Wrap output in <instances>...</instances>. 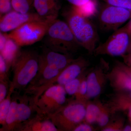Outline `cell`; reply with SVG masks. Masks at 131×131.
<instances>
[{"instance_id": "obj_5", "label": "cell", "mask_w": 131, "mask_h": 131, "mask_svg": "<svg viewBox=\"0 0 131 131\" xmlns=\"http://www.w3.org/2000/svg\"><path fill=\"white\" fill-rule=\"evenodd\" d=\"M57 17L52 16L44 20L28 22L6 33L7 35L20 47L31 45L44 37L49 27Z\"/></svg>"}, {"instance_id": "obj_9", "label": "cell", "mask_w": 131, "mask_h": 131, "mask_svg": "<svg viewBox=\"0 0 131 131\" xmlns=\"http://www.w3.org/2000/svg\"><path fill=\"white\" fill-rule=\"evenodd\" d=\"M89 66V61L83 57H80L75 59L57 76L40 89L36 93V96L37 98L39 97L46 90L53 85L64 86L86 71Z\"/></svg>"}, {"instance_id": "obj_38", "label": "cell", "mask_w": 131, "mask_h": 131, "mask_svg": "<svg viewBox=\"0 0 131 131\" xmlns=\"http://www.w3.org/2000/svg\"><path fill=\"white\" fill-rule=\"evenodd\" d=\"M127 24L129 31H130V33L131 34V18L130 21H129V23H128V24Z\"/></svg>"}, {"instance_id": "obj_3", "label": "cell", "mask_w": 131, "mask_h": 131, "mask_svg": "<svg viewBox=\"0 0 131 131\" xmlns=\"http://www.w3.org/2000/svg\"><path fill=\"white\" fill-rule=\"evenodd\" d=\"M45 37L46 47L57 52L72 54L80 47L68 23L60 20L52 23Z\"/></svg>"}, {"instance_id": "obj_24", "label": "cell", "mask_w": 131, "mask_h": 131, "mask_svg": "<svg viewBox=\"0 0 131 131\" xmlns=\"http://www.w3.org/2000/svg\"><path fill=\"white\" fill-rule=\"evenodd\" d=\"M34 0H12V8L16 12L26 13H29L33 6Z\"/></svg>"}, {"instance_id": "obj_17", "label": "cell", "mask_w": 131, "mask_h": 131, "mask_svg": "<svg viewBox=\"0 0 131 131\" xmlns=\"http://www.w3.org/2000/svg\"><path fill=\"white\" fill-rule=\"evenodd\" d=\"M33 6L37 13L45 18L57 16L60 9L58 0H34Z\"/></svg>"}, {"instance_id": "obj_20", "label": "cell", "mask_w": 131, "mask_h": 131, "mask_svg": "<svg viewBox=\"0 0 131 131\" xmlns=\"http://www.w3.org/2000/svg\"><path fill=\"white\" fill-rule=\"evenodd\" d=\"M103 105V103L98 100L88 101L86 104V114L84 121L91 125L96 123Z\"/></svg>"}, {"instance_id": "obj_15", "label": "cell", "mask_w": 131, "mask_h": 131, "mask_svg": "<svg viewBox=\"0 0 131 131\" xmlns=\"http://www.w3.org/2000/svg\"><path fill=\"white\" fill-rule=\"evenodd\" d=\"M19 131H59L47 116L36 115L21 125Z\"/></svg>"}, {"instance_id": "obj_30", "label": "cell", "mask_w": 131, "mask_h": 131, "mask_svg": "<svg viewBox=\"0 0 131 131\" xmlns=\"http://www.w3.org/2000/svg\"><path fill=\"white\" fill-rule=\"evenodd\" d=\"M10 68L5 59L0 54V81L9 80V72Z\"/></svg>"}, {"instance_id": "obj_19", "label": "cell", "mask_w": 131, "mask_h": 131, "mask_svg": "<svg viewBox=\"0 0 131 131\" xmlns=\"http://www.w3.org/2000/svg\"><path fill=\"white\" fill-rule=\"evenodd\" d=\"M20 50V47L13 39L7 37L5 47L0 51V54L5 59L9 68H11L13 62Z\"/></svg>"}, {"instance_id": "obj_18", "label": "cell", "mask_w": 131, "mask_h": 131, "mask_svg": "<svg viewBox=\"0 0 131 131\" xmlns=\"http://www.w3.org/2000/svg\"><path fill=\"white\" fill-rule=\"evenodd\" d=\"M18 92L14 90L12 94V102L8 113L5 126L0 129L1 131H18L19 128L18 121Z\"/></svg>"}, {"instance_id": "obj_12", "label": "cell", "mask_w": 131, "mask_h": 131, "mask_svg": "<svg viewBox=\"0 0 131 131\" xmlns=\"http://www.w3.org/2000/svg\"><path fill=\"white\" fill-rule=\"evenodd\" d=\"M62 71L48 65L39 59L37 73L24 90L25 93L34 96L40 89L57 76Z\"/></svg>"}, {"instance_id": "obj_36", "label": "cell", "mask_w": 131, "mask_h": 131, "mask_svg": "<svg viewBox=\"0 0 131 131\" xmlns=\"http://www.w3.org/2000/svg\"><path fill=\"white\" fill-rule=\"evenodd\" d=\"M124 63L131 68V54H126L122 56Z\"/></svg>"}, {"instance_id": "obj_34", "label": "cell", "mask_w": 131, "mask_h": 131, "mask_svg": "<svg viewBox=\"0 0 131 131\" xmlns=\"http://www.w3.org/2000/svg\"><path fill=\"white\" fill-rule=\"evenodd\" d=\"M95 129L91 124L84 122H81L75 127L73 131H93Z\"/></svg>"}, {"instance_id": "obj_11", "label": "cell", "mask_w": 131, "mask_h": 131, "mask_svg": "<svg viewBox=\"0 0 131 131\" xmlns=\"http://www.w3.org/2000/svg\"><path fill=\"white\" fill-rule=\"evenodd\" d=\"M46 19L39 16L37 13H22L12 10L1 16L0 30L3 33L11 32L28 22L40 21Z\"/></svg>"}, {"instance_id": "obj_6", "label": "cell", "mask_w": 131, "mask_h": 131, "mask_svg": "<svg viewBox=\"0 0 131 131\" xmlns=\"http://www.w3.org/2000/svg\"><path fill=\"white\" fill-rule=\"evenodd\" d=\"M131 41V34L127 24L114 31L105 42L96 46L94 54L122 57L127 53Z\"/></svg>"}, {"instance_id": "obj_27", "label": "cell", "mask_w": 131, "mask_h": 131, "mask_svg": "<svg viewBox=\"0 0 131 131\" xmlns=\"http://www.w3.org/2000/svg\"><path fill=\"white\" fill-rule=\"evenodd\" d=\"M86 76L82 81L77 93L74 96L75 100L82 102H87L88 101L87 98L88 84Z\"/></svg>"}, {"instance_id": "obj_10", "label": "cell", "mask_w": 131, "mask_h": 131, "mask_svg": "<svg viewBox=\"0 0 131 131\" xmlns=\"http://www.w3.org/2000/svg\"><path fill=\"white\" fill-rule=\"evenodd\" d=\"M108 64L101 59L98 65L88 72L86 76L88 84L87 98L88 101L98 98L103 91L108 80Z\"/></svg>"}, {"instance_id": "obj_28", "label": "cell", "mask_w": 131, "mask_h": 131, "mask_svg": "<svg viewBox=\"0 0 131 131\" xmlns=\"http://www.w3.org/2000/svg\"><path fill=\"white\" fill-rule=\"evenodd\" d=\"M113 114L118 111H124L127 114L130 123L131 124V103H123L110 105L109 104Z\"/></svg>"}, {"instance_id": "obj_35", "label": "cell", "mask_w": 131, "mask_h": 131, "mask_svg": "<svg viewBox=\"0 0 131 131\" xmlns=\"http://www.w3.org/2000/svg\"><path fill=\"white\" fill-rule=\"evenodd\" d=\"M115 64L118 66L121 69H122V70H124L125 72L131 78V68L126 65L124 62L117 61L116 62Z\"/></svg>"}, {"instance_id": "obj_14", "label": "cell", "mask_w": 131, "mask_h": 131, "mask_svg": "<svg viewBox=\"0 0 131 131\" xmlns=\"http://www.w3.org/2000/svg\"><path fill=\"white\" fill-rule=\"evenodd\" d=\"M107 78L116 93L131 91V78L116 64L108 73Z\"/></svg>"}, {"instance_id": "obj_21", "label": "cell", "mask_w": 131, "mask_h": 131, "mask_svg": "<svg viewBox=\"0 0 131 131\" xmlns=\"http://www.w3.org/2000/svg\"><path fill=\"white\" fill-rule=\"evenodd\" d=\"M14 90L9 87V91L6 97L0 102V124L2 127L5 126L6 120L12 102V95Z\"/></svg>"}, {"instance_id": "obj_22", "label": "cell", "mask_w": 131, "mask_h": 131, "mask_svg": "<svg viewBox=\"0 0 131 131\" xmlns=\"http://www.w3.org/2000/svg\"><path fill=\"white\" fill-rule=\"evenodd\" d=\"M88 72V71L86 70L78 77L63 86L68 94L74 96L79 89L81 83L84 78L86 76Z\"/></svg>"}, {"instance_id": "obj_29", "label": "cell", "mask_w": 131, "mask_h": 131, "mask_svg": "<svg viewBox=\"0 0 131 131\" xmlns=\"http://www.w3.org/2000/svg\"><path fill=\"white\" fill-rule=\"evenodd\" d=\"M107 5L131 11V0H101Z\"/></svg>"}, {"instance_id": "obj_2", "label": "cell", "mask_w": 131, "mask_h": 131, "mask_svg": "<svg viewBox=\"0 0 131 131\" xmlns=\"http://www.w3.org/2000/svg\"><path fill=\"white\" fill-rule=\"evenodd\" d=\"M66 22L69 26L80 47L89 54H94L99 40L96 27L89 18L83 16L71 8L65 14Z\"/></svg>"}, {"instance_id": "obj_23", "label": "cell", "mask_w": 131, "mask_h": 131, "mask_svg": "<svg viewBox=\"0 0 131 131\" xmlns=\"http://www.w3.org/2000/svg\"><path fill=\"white\" fill-rule=\"evenodd\" d=\"M113 114L108 103L104 104L96 123L102 129L108 124L110 120V116Z\"/></svg>"}, {"instance_id": "obj_26", "label": "cell", "mask_w": 131, "mask_h": 131, "mask_svg": "<svg viewBox=\"0 0 131 131\" xmlns=\"http://www.w3.org/2000/svg\"><path fill=\"white\" fill-rule=\"evenodd\" d=\"M123 103H131V91L115 93L108 103L111 105Z\"/></svg>"}, {"instance_id": "obj_31", "label": "cell", "mask_w": 131, "mask_h": 131, "mask_svg": "<svg viewBox=\"0 0 131 131\" xmlns=\"http://www.w3.org/2000/svg\"><path fill=\"white\" fill-rule=\"evenodd\" d=\"M10 80L0 81V102L7 96L10 87Z\"/></svg>"}, {"instance_id": "obj_4", "label": "cell", "mask_w": 131, "mask_h": 131, "mask_svg": "<svg viewBox=\"0 0 131 131\" xmlns=\"http://www.w3.org/2000/svg\"><path fill=\"white\" fill-rule=\"evenodd\" d=\"M87 102L75 99L69 101L56 112L47 117L59 131H73L76 126L84 121Z\"/></svg>"}, {"instance_id": "obj_25", "label": "cell", "mask_w": 131, "mask_h": 131, "mask_svg": "<svg viewBox=\"0 0 131 131\" xmlns=\"http://www.w3.org/2000/svg\"><path fill=\"white\" fill-rule=\"evenodd\" d=\"M125 125L124 118L119 117L110 120L105 126L101 129L102 131H122Z\"/></svg>"}, {"instance_id": "obj_39", "label": "cell", "mask_w": 131, "mask_h": 131, "mask_svg": "<svg viewBox=\"0 0 131 131\" xmlns=\"http://www.w3.org/2000/svg\"><path fill=\"white\" fill-rule=\"evenodd\" d=\"M127 54H131V41Z\"/></svg>"}, {"instance_id": "obj_33", "label": "cell", "mask_w": 131, "mask_h": 131, "mask_svg": "<svg viewBox=\"0 0 131 131\" xmlns=\"http://www.w3.org/2000/svg\"><path fill=\"white\" fill-rule=\"evenodd\" d=\"M72 7H80L86 5L97 3L96 0H67Z\"/></svg>"}, {"instance_id": "obj_8", "label": "cell", "mask_w": 131, "mask_h": 131, "mask_svg": "<svg viewBox=\"0 0 131 131\" xmlns=\"http://www.w3.org/2000/svg\"><path fill=\"white\" fill-rule=\"evenodd\" d=\"M131 18V11L106 3L101 8L98 17L101 29L114 31Z\"/></svg>"}, {"instance_id": "obj_16", "label": "cell", "mask_w": 131, "mask_h": 131, "mask_svg": "<svg viewBox=\"0 0 131 131\" xmlns=\"http://www.w3.org/2000/svg\"><path fill=\"white\" fill-rule=\"evenodd\" d=\"M17 106L19 131L21 125L33 117V113H36L33 97L28 94L20 95L18 92Z\"/></svg>"}, {"instance_id": "obj_32", "label": "cell", "mask_w": 131, "mask_h": 131, "mask_svg": "<svg viewBox=\"0 0 131 131\" xmlns=\"http://www.w3.org/2000/svg\"><path fill=\"white\" fill-rule=\"evenodd\" d=\"M12 0H0L1 16L12 11Z\"/></svg>"}, {"instance_id": "obj_1", "label": "cell", "mask_w": 131, "mask_h": 131, "mask_svg": "<svg viewBox=\"0 0 131 131\" xmlns=\"http://www.w3.org/2000/svg\"><path fill=\"white\" fill-rule=\"evenodd\" d=\"M39 57L34 51H20L11 67L13 77L10 87L19 91L25 89L37 73Z\"/></svg>"}, {"instance_id": "obj_13", "label": "cell", "mask_w": 131, "mask_h": 131, "mask_svg": "<svg viewBox=\"0 0 131 131\" xmlns=\"http://www.w3.org/2000/svg\"><path fill=\"white\" fill-rule=\"evenodd\" d=\"M39 59L48 65L60 70H62L75 59L72 54L57 52L46 46L42 54L39 55Z\"/></svg>"}, {"instance_id": "obj_37", "label": "cell", "mask_w": 131, "mask_h": 131, "mask_svg": "<svg viewBox=\"0 0 131 131\" xmlns=\"http://www.w3.org/2000/svg\"><path fill=\"white\" fill-rule=\"evenodd\" d=\"M122 131H131V124L125 125Z\"/></svg>"}, {"instance_id": "obj_7", "label": "cell", "mask_w": 131, "mask_h": 131, "mask_svg": "<svg viewBox=\"0 0 131 131\" xmlns=\"http://www.w3.org/2000/svg\"><path fill=\"white\" fill-rule=\"evenodd\" d=\"M67 94L63 86L54 85L49 87L35 103L36 113L47 116L54 113L68 102Z\"/></svg>"}]
</instances>
